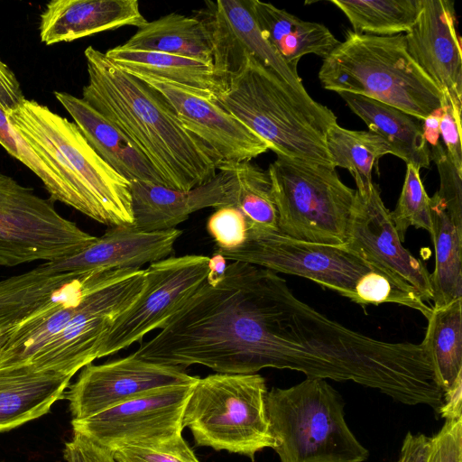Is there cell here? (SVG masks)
Here are the masks:
<instances>
[{
  "label": "cell",
  "instance_id": "6da1fadb",
  "mask_svg": "<svg viewBox=\"0 0 462 462\" xmlns=\"http://www.w3.org/2000/svg\"><path fill=\"white\" fill-rule=\"evenodd\" d=\"M282 277L232 261L216 286L206 280L133 355L152 363L205 365L219 374H256L269 364V332Z\"/></svg>",
  "mask_w": 462,
  "mask_h": 462
},
{
  "label": "cell",
  "instance_id": "7a4b0ae2",
  "mask_svg": "<svg viewBox=\"0 0 462 462\" xmlns=\"http://www.w3.org/2000/svg\"><path fill=\"white\" fill-rule=\"evenodd\" d=\"M82 99L121 130L168 188L189 190L217 174L207 149L182 125L165 97L88 46Z\"/></svg>",
  "mask_w": 462,
  "mask_h": 462
},
{
  "label": "cell",
  "instance_id": "3957f363",
  "mask_svg": "<svg viewBox=\"0 0 462 462\" xmlns=\"http://www.w3.org/2000/svg\"><path fill=\"white\" fill-rule=\"evenodd\" d=\"M217 103L265 141L276 155L332 165L325 137L337 116L250 55L226 80Z\"/></svg>",
  "mask_w": 462,
  "mask_h": 462
},
{
  "label": "cell",
  "instance_id": "277c9868",
  "mask_svg": "<svg viewBox=\"0 0 462 462\" xmlns=\"http://www.w3.org/2000/svg\"><path fill=\"white\" fill-rule=\"evenodd\" d=\"M6 114L20 136L61 171L78 211L107 226L133 225L130 182L91 148L74 123L34 100L25 99Z\"/></svg>",
  "mask_w": 462,
  "mask_h": 462
},
{
  "label": "cell",
  "instance_id": "5b68a950",
  "mask_svg": "<svg viewBox=\"0 0 462 462\" xmlns=\"http://www.w3.org/2000/svg\"><path fill=\"white\" fill-rule=\"evenodd\" d=\"M325 89L366 97L423 121L441 108L443 94L409 54L403 34L378 36L347 31L323 59Z\"/></svg>",
  "mask_w": 462,
  "mask_h": 462
},
{
  "label": "cell",
  "instance_id": "8992f818",
  "mask_svg": "<svg viewBox=\"0 0 462 462\" xmlns=\"http://www.w3.org/2000/svg\"><path fill=\"white\" fill-rule=\"evenodd\" d=\"M215 252L230 262H244L276 273L311 280L362 305L402 304L405 299V291L398 281L345 245L311 243L280 232L248 229L241 246Z\"/></svg>",
  "mask_w": 462,
  "mask_h": 462
},
{
  "label": "cell",
  "instance_id": "52a82bcc",
  "mask_svg": "<svg viewBox=\"0 0 462 462\" xmlns=\"http://www.w3.org/2000/svg\"><path fill=\"white\" fill-rule=\"evenodd\" d=\"M265 407L280 462H365L369 457L346 423L341 395L325 379L273 387Z\"/></svg>",
  "mask_w": 462,
  "mask_h": 462
},
{
  "label": "cell",
  "instance_id": "ba28073f",
  "mask_svg": "<svg viewBox=\"0 0 462 462\" xmlns=\"http://www.w3.org/2000/svg\"><path fill=\"white\" fill-rule=\"evenodd\" d=\"M267 388L258 374H214L199 378L187 401L182 425L195 444L248 457L273 448L265 407Z\"/></svg>",
  "mask_w": 462,
  "mask_h": 462
},
{
  "label": "cell",
  "instance_id": "9c48e42d",
  "mask_svg": "<svg viewBox=\"0 0 462 462\" xmlns=\"http://www.w3.org/2000/svg\"><path fill=\"white\" fill-rule=\"evenodd\" d=\"M267 171L281 234L311 243L346 244L356 190L342 182L335 167L277 155Z\"/></svg>",
  "mask_w": 462,
  "mask_h": 462
},
{
  "label": "cell",
  "instance_id": "30bf717a",
  "mask_svg": "<svg viewBox=\"0 0 462 462\" xmlns=\"http://www.w3.org/2000/svg\"><path fill=\"white\" fill-rule=\"evenodd\" d=\"M146 269L103 271L64 328L23 368L73 377L98 359L102 341L116 319L142 294Z\"/></svg>",
  "mask_w": 462,
  "mask_h": 462
},
{
  "label": "cell",
  "instance_id": "8fae6325",
  "mask_svg": "<svg viewBox=\"0 0 462 462\" xmlns=\"http://www.w3.org/2000/svg\"><path fill=\"white\" fill-rule=\"evenodd\" d=\"M97 236L62 217L54 201L0 172V265L70 257Z\"/></svg>",
  "mask_w": 462,
  "mask_h": 462
},
{
  "label": "cell",
  "instance_id": "7c38bea8",
  "mask_svg": "<svg viewBox=\"0 0 462 462\" xmlns=\"http://www.w3.org/2000/svg\"><path fill=\"white\" fill-rule=\"evenodd\" d=\"M209 257L171 256L150 263L139 298L114 321L99 348L98 358L140 341L164 323L205 282Z\"/></svg>",
  "mask_w": 462,
  "mask_h": 462
},
{
  "label": "cell",
  "instance_id": "4fadbf2b",
  "mask_svg": "<svg viewBox=\"0 0 462 462\" xmlns=\"http://www.w3.org/2000/svg\"><path fill=\"white\" fill-rule=\"evenodd\" d=\"M194 384L157 389L88 418L72 420L73 431L113 452L169 441L181 435L184 409Z\"/></svg>",
  "mask_w": 462,
  "mask_h": 462
},
{
  "label": "cell",
  "instance_id": "5bb4252c",
  "mask_svg": "<svg viewBox=\"0 0 462 462\" xmlns=\"http://www.w3.org/2000/svg\"><path fill=\"white\" fill-rule=\"evenodd\" d=\"M199 377L182 367L152 363L133 354L81 369L64 393L72 420H82L167 386L195 383Z\"/></svg>",
  "mask_w": 462,
  "mask_h": 462
},
{
  "label": "cell",
  "instance_id": "9a60e30c",
  "mask_svg": "<svg viewBox=\"0 0 462 462\" xmlns=\"http://www.w3.org/2000/svg\"><path fill=\"white\" fill-rule=\"evenodd\" d=\"M345 245L371 265L415 289L423 300H432L431 273L402 245L374 183L366 195L356 191Z\"/></svg>",
  "mask_w": 462,
  "mask_h": 462
},
{
  "label": "cell",
  "instance_id": "2e32d148",
  "mask_svg": "<svg viewBox=\"0 0 462 462\" xmlns=\"http://www.w3.org/2000/svg\"><path fill=\"white\" fill-rule=\"evenodd\" d=\"M138 79L165 97L184 128L207 149L216 168L222 163L251 161L269 150L265 141L216 100L171 82Z\"/></svg>",
  "mask_w": 462,
  "mask_h": 462
},
{
  "label": "cell",
  "instance_id": "e0dca14e",
  "mask_svg": "<svg viewBox=\"0 0 462 462\" xmlns=\"http://www.w3.org/2000/svg\"><path fill=\"white\" fill-rule=\"evenodd\" d=\"M198 15L208 27L213 43V65L225 80L234 74L245 55L253 56L300 93H308L298 74L262 35L248 0L206 1Z\"/></svg>",
  "mask_w": 462,
  "mask_h": 462
},
{
  "label": "cell",
  "instance_id": "ac0fdd59",
  "mask_svg": "<svg viewBox=\"0 0 462 462\" xmlns=\"http://www.w3.org/2000/svg\"><path fill=\"white\" fill-rule=\"evenodd\" d=\"M404 39L414 61L455 106L462 108V56L454 3L420 0L417 17Z\"/></svg>",
  "mask_w": 462,
  "mask_h": 462
},
{
  "label": "cell",
  "instance_id": "d6986e66",
  "mask_svg": "<svg viewBox=\"0 0 462 462\" xmlns=\"http://www.w3.org/2000/svg\"><path fill=\"white\" fill-rule=\"evenodd\" d=\"M181 234L182 230L177 228L147 232L133 225L109 226L81 252L46 263L54 271L65 273L141 269L145 263L167 258Z\"/></svg>",
  "mask_w": 462,
  "mask_h": 462
},
{
  "label": "cell",
  "instance_id": "ffe728a7",
  "mask_svg": "<svg viewBox=\"0 0 462 462\" xmlns=\"http://www.w3.org/2000/svg\"><path fill=\"white\" fill-rule=\"evenodd\" d=\"M133 226L143 231L175 228L189 217L206 208L233 207L231 179L218 171L210 181L189 190H180L146 182H130Z\"/></svg>",
  "mask_w": 462,
  "mask_h": 462
},
{
  "label": "cell",
  "instance_id": "44dd1931",
  "mask_svg": "<svg viewBox=\"0 0 462 462\" xmlns=\"http://www.w3.org/2000/svg\"><path fill=\"white\" fill-rule=\"evenodd\" d=\"M146 23L136 0H53L41 14L40 38L51 45Z\"/></svg>",
  "mask_w": 462,
  "mask_h": 462
},
{
  "label": "cell",
  "instance_id": "7402d4cb",
  "mask_svg": "<svg viewBox=\"0 0 462 462\" xmlns=\"http://www.w3.org/2000/svg\"><path fill=\"white\" fill-rule=\"evenodd\" d=\"M91 148L118 174L132 181L165 186L162 179L134 143L82 98L54 92ZM166 187V186H165Z\"/></svg>",
  "mask_w": 462,
  "mask_h": 462
},
{
  "label": "cell",
  "instance_id": "603a6c76",
  "mask_svg": "<svg viewBox=\"0 0 462 462\" xmlns=\"http://www.w3.org/2000/svg\"><path fill=\"white\" fill-rule=\"evenodd\" d=\"M248 4L262 35L295 74L300 58L315 54L324 59L340 42L324 24L303 21L259 0Z\"/></svg>",
  "mask_w": 462,
  "mask_h": 462
},
{
  "label": "cell",
  "instance_id": "cb8c5ba5",
  "mask_svg": "<svg viewBox=\"0 0 462 462\" xmlns=\"http://www.w3.org/2000/svg\"><path fill=\"white\" fill-rule=\"evenodd\" d=\"M116 67L137 78H151L180 86L201 97L217 100L226 87L214 65L166 53L130 51L120 46L105 52Z\"/></svg>",
  "mask_w": 462,
  "mask_h": 462
},
{
  "label": "cell",
  "instance_id": "d4e9b609",
  "mask_svg": "<svg viewBox=\"0 0 462 462\" xmlns=\"http://www.w3.org/2000/svg\"><path fill=\"white\" fill-rule=\"evenodd\" d=\"M71 377L30 369L0 370V432L45 415L64 398Z\"/></svg>",
  "mask_w": 462,
  "mask_h": 462
},
{
  "label": "cell",
  "instance_id": "484cf974",
  "mask_svg": "<svg viewBox=\"0 0 462 462\" xmlns=\"http://www.w3.org/2000/svg\"><path fill=\"white\" fill-rule=\"evenodd\" d=\"M348 107L383 137L397 156L417 169L429 168L430 146L424 137L421 120L394 106L351 93H338Z\"/></svg>",
  "mask_w": 462,
  "mask_h": 462
},
{
  "label": "cell",
  "instance_id": "4316f807",
  "mask_svg": "<svg viewBox=\"0 0 462 462\" xmlns=\"http://www.w3.org/2000/svg\"><path fill=\"white\" fill-rule=\"evenodd\" d=\"M435 269L431 273L433 307L462 299V208L430 197Z\"/></svg>",
  "mask_w": 462,
  "mask_h": 462
},
{
  "label": "cell",
  "instance_id": "83f0119b",
  "mask_svg": "<svg viewBox=\"0 0 462 462\" xmlns=\"http://www.w3.org/2000/svg\"><path fill=\"white\" fill-rule=\"evenodd\" d=\"M122 48L195 59L213 64V43L205 23L198 16L171 13L147 22Z\"/></svg>",
  "mask_w": 462,
  "mask_h": 462
},
{
  "label": "cell",
  "instance_id": "f1b7e54d",
  "mask_svg": "<svg viewBox=\"0 0 462 462\" xmlns=\"http://www.w3.org/2000/svg\"><path fill=\"white\" fill-rule=\"evenodd\" d=\"M79 272H58L46 263L0 281V335L46 304L53 293Z\"/></svg>",
  "mask_w": 462,
  "mask_h": 462
},
{
  "label": "cell",
  "instance_id": "f546056e",
  "mask_svg": "<svg viewBox=\"0 0 462 462\" xmlns=\"http://www.w3.org/2000/svg\"><path fill=\"white\" fill-rule=\"evenodd\" d=\"M423 341L443 392L462 377V299L432 307Z\"/></svg>",
  "mask_w": 462,
  "mask_h": 462
},
{
  "label": "cell",
  "instance_id": "4dcf8cb0",
  "mask_svg": "<svg viewBox=\"0 0 462 462\" xmlns=\"http://www.w3.org/2000/svg\"><path fill=\"white\" fill-rule=\"evenodd\" d=\"M217 170L229 174L233 207L245 215L248 229L279 232L278 213L268 171L251 161L222 163Z\"/></svg>",
  "mask_w": 462,
  "mask_h": 462
},
{
  "label": "cell",
  "instance_id": "1f68e13d",
  "mask_svg": "<svg viewBox=\"0 0 462 462\" xmlns=\"http://www.w3.org/2000/svg\"><path fill=\"white\" fill-rule=\"evenodd\" d=\"M325 143L332 166L346 169L361 195L368 194L374 185L372 171L378 160L393 153L380 135L370 131L349 130L337 123L328 130Z\"/></svg>",
  "mask_w": 462,
  "mask_h": 462
},
{
  "label": "cell",
  "instance_id": "d6a6232c",
  "mask_svg": "<svg viewBox=\"0 0 462 462\" xmlns=\"http://www.w3.org/2000/svg\"><path fill=\"white\" fill-rule=\"evenodd\" d=\"M350 22L356 33L391 36L412 26L420 0H331Z\"/></svg>",
  "mask_w": 462,
  "mask_h": 462
},
{
  "label": "cell",
  "instance_id": "836d02e7",
  "mask_svg": "<svg viewBox=\"0 0 462 462\" xmlns=\"http://www.w3.org/2000/svg\"><path fill=\"white\" fill-rule=\"evenodd\" d=\"M0 144L14 159L29 168L43 183L53 201L73 208L77 202L61 171L49 159L35 152L13 128L6 112L0 106Z\"/></svg>",
  "mask_w": 462,
  "mask_h": 462
},
{
  "label": "cell",
  "instance_id": "e575fe53",
  "mask_svg": "<svg viewBox=\"0 0 462 462\" xmlns=\"http://www.w3.org/2000/svg\"><path fill=\"white\" fill-rule=\"evenodd\" d=\"M390 217L402 242L411 226L431 232L430 197L422 184L420 170L411 164H407L402 192Z\"/></svg>",
  "mask_w": 462,
  "mask_h": 462
},
{
  "label": "cell",
  "instance_id": "d590c367",
  "mask_svg": "<svg viewBox=\"0 0 462 462\" xmlns=\"http://www.w3.org/2000/svg\"><path fill=\"white\" fill-rule=\"evenodd\" d=\"M116 462H199L182 435L152 446H130L114 451Z\"/></svg>",
  "mask_w": 462,
  "mask_h": 462
},
{
  "label": "cell",
  "instance_id": "8d00e7d4",
  "mask_svg": "<svg viewBox=\"0 0 462 462\" xmlns=\"http://www.w3.org/2000/svg\"><path fill=\"white\" fill-rule=\"evenodd\" d=\"M207 230L216 242V249L232 250L245 242L248 225L245 215L238 208L223 207L208 217Z\"/></svg>",
  "mask_w": 462,
  "mask_h": 462
},
{
  "label": "cell",
  "instance_id": "74e56055",
  "mask_svg": "<svg viewBox=\"0 0 462 462\" xmlns=\"http://www.w3.org/2000/svg\"><path fill=\"white\" fill-rule=\"evenodd\" d=\"M426 462H462V418L445 420L430 438Z\"/></svg>",
  "mask_w": 462,
  "mask_h": 462
},
{
  "label": "cell",
  "instance_id": "f35d334b",
  "mask_svg": "<svg viewBox=\"0 0 462 462\" xmlns=\"http://www.w3.org/2000/svg\"><path fill=\"white\" fill-rule=\"evenodd\" d=\"M439 133L449 160L462 172L461 108L445 94L440 108Z\"/></svg>",
  "mask_w": 462,
  "mask_h": 462
},
{
  "label": "cell",
  "instance_id": "ab89813d",
  "mask_svg": "<svg viewBox=\"0 0 462 462\" xmlns=\"http://www.w3.org/2000/svg\"><path fill=\"white\" fill-rule=\"evenodd\" d=\"M73 433L71 439L64 446L63 457L66 462H116L113 451L79 432Z\"/></svg>",
  "mask_w": 462,
  "mask_h": 462
},
{
  "label": "cell",
  "instance_id": "60d3db41",
  "mask_svg": "<svg viewBox=\"0 0 462 462\" xmlns=\"http://www.w3.org/2000/svg\"><path fill=\"white\" fill-rule=\"evenodd\" d=\"M24 100L14 73L0 60V106L8 113L19 107Z\"/></svg>",
  "mask_w": 462,
  "mask_h": 462
},
{
  "label": "cell",
  "instance_id": "b9f144b4",
  "mask_svg": "<svg viewBox=\"0 0 462 462\" xmlns=\"http://www.w3.org/2000/svg\"><path fill=\"white\" fill-rule=\"evenodd\" d=\"M430 438L422 433L408 432L403 439L399 462H426Z\"/></svg>",
  "mask_w": 462,
  "mask_h": 462
},
{
  "label": "cell",
  "instance_id": "7bdbcfd3",
  "mask_svg": "<svg viewBox=\"0 0 462 462\" xmlns=\"http://www.w3.org/2000/svg\"><path fill=\"white\" fill-rule=\"evenodd\" d=\"M438 412L445 420L462 418V377L444 391L443 402Z\"/></svg>",
  "mask_w": 462,
  "mask_h": 462
},
{
  "label": "cell",
  "instance_id": "ee69618b",
  "mask_svg": "<svg viewBox=\"0 0 462 462\" xmlns=\"http://www.w3.org/2000/svg\"><path fill=\"white\" fill-rule=\"evenodd\" d=\"M227 260L220 254L214 253L208 260V273L206 282L212 286L218 284L225 277Z\"/></svg>",
  "mask_w": 462,
  "mask_h": 462
},
{
  "label": "cell",
  "instance_id": "f6af8a7d",
  "mask_svg": "<svg viewBox=\"0 0 462 462\" xmlns=\"http://www.w3.org/2000/svg\"><path fill=\"white\" fill-rule=\"evenodd\" d=\"M440 110L429 116L422 121L424 137L430 146L439 142V137Z\"/></svg>",
  "mask_w": 462,
  "mask_h": 462
},
{
  "label": "cell",
  "instance_id": "bcb514c9",
  "mask_svg": "<svg viewBox=\"0 0 462 462\" xmlns=\"http://www.w3.org/2000/svg\"><path fill=\"white\" fill-rule=\"evenodd\" d=\"M395 462H399V460L397 459Z\"/></svg>",
  "mask_w": 462,
  "mask_h": 462
},
{
  "label": "cell",
  "instance_id": "7dc6e473",
  "mask_svg": "<svg viewBox=\"0 0 462 462\" xmlns=\"http://www.w3.org/2000/svg\"><path fill=\"white\" fill-rule=\"evenodd\" d=\"M0 462H2V461H0Z\"/></svg>",
  "mask_w": 462,
  "mask_h": 462
}]
</instances>
